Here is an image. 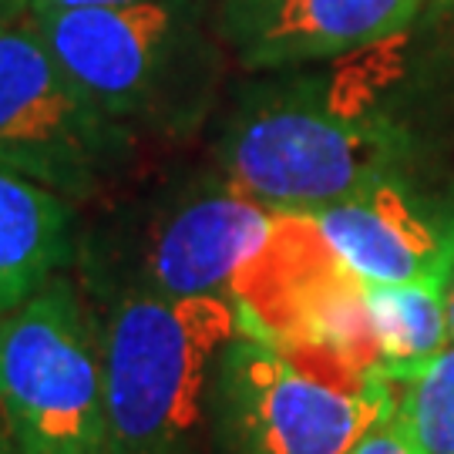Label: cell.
<instances>
[{
    "mask_svg": "<svg viewBox=\"0 0 454 454\" xmlns=\"http://www.w3.org/2000/svg\"><path fill=\"white\" fill-rule=\"evenodd\" d=\"M88 98L135 135L182 138L209 118L223 41L209 0H142L27 14Z\"/></svg>",
    "mask_w": 454,
    "mask_h": 454,
    "instance_id": "cell-2",
    "label": "cell"
},
{
    "mask_svg": "<svg viewBox=\"0 0 454 454\" xmlns=\"http://www.w3.org/2000/svg\"><path fill=\"white\" fill-rule=\"evenodd\" d=\"M394 418L414 454H454V343L397 380Z\"/></svg>",
    "mask_w": 454,
    "mask_h": 454,
    "instance_id": "cell-12",
    "label": "cell"
},
{
    "mask_svg": "<svg viewBox=\"0 0 454 454\" xmlns=\"http://www.w3.org/2000/svg\"><path fill=\"white\" fill-rule=\"evenodd\" d=\"M31 14V0H0V31Z\"/></svg>",
    "mask_w": 454,
    "mask_h": 454,
    "instance_id": "cell-15",
    "label": "cell"
},
{
    "mask_svg": "<svg viewBox=\"0 0 454 454\" xmlns=\"http://www.w3.org/2000/svg\"><path fill=\"white\" fill-rule=\"evenodd\" d=\"M454 273L407 279V283H364V309L371 324L377 364L390 380H404L451 347L448 290Z\"/></svg>",
    "mask_w": 454,
    "mask_h": 454,
    "instance_id": "cell-11",
    "label": "cell"
},
{
    "mask_svg": "<svg viewBox=\"0 0 454 454\" xmlns=\"http://www.w3.org/2000/svg\"><path fill=\"white\" fill-rule=\"evenodd\" d=\"M347 454H414V448L407 441L404 427L390 414L387 421H380L373 431H367Z\"/></svg>",
    "mask_w": 454,
    "mask_h": 454,
    "instance_id": "cell-13",
    "label": "cell"
},
{
    "mask_svg": "<svg viewBox=\"0 0 454 454\" xmlns=\"http://www.w3.org/2000/svg\"><path fill=\"white\" fill-rule=\"evenodd\" d=\"M424 0H215L212 20L246 71H286L390 44Z\"/></svg>",
    "mask_w": 454,
    "mask_h": 454,
    "instance_id": "cell-8",
    "label": "cell"
},
{
    "mask_svg": "<svg viewBox=\"0 0 454 454\" xmlns=\"http://www.w3.org/2000/svg\"><path fill=\"white\" fill-rule=\"evenodd\" d=\"M121 4H142V0H31V14H44V11H78V7H121Z\"/></svg>",
    "mask_w": 454,
    "mask_h": 454,
    "instance_id": "cell-14",
    "label": "cell"
},
{
    "mask_svg": "<svg viewBox=\"0 0 454 454\" xmlns=\"http://www.w3.org/2000/svg\"><path fill=\"white\" fill-rule=\"evenodd\" d=\"M371 51L262 71L239 88L212 145L215 168L266 209L293 215L404 179L414 142L390 112Z\"/></svg>",
    "mask_w": 454,
    "mask_h": 454,
    "instance_id": "cell-1",
    "label": "cell"
},
{
    "mask_svg": "<svg viewBox=\"0 0 454 454\" xmlns=\"http://www.w3.org/2000/svg\"><path fill=\"white\" fill-rule=\"evenodd\" d=\"M0 454H20V451H17V444L11 441V434H7V424H4V418H0Z\"/></svg>",
    "mask_w": 454,
    "mask_h": 454,
    "instance_id": "cell-16",
    "label": "cell"
},
{
    "mask_svg": "<svg viewBox=\"0 0 454 454\" xmlns=\"http://www.w3.org/2000/svg\"><path fill=\"white\" fill-rule=\"evenodd\" d=\"M448 324H451V343H454V279H451V290H448Z\"/></svg>",
    "mask_w": 454,
    "mask_h": 454,
    "instance_id": "cell-17",
    "label": "cell"
},
{
    "mask_svg": "<svg viewBox=\"0 0 454 454\" xmlns=\"http://www.w3.org/2000/svg\"><path fill=\"white\" fill-rule=\"evenodd\" d=\"M364 283H407L454 273V219L444 223L390 179L309 215Z\"/></svg>",
    "mask_w": 454,
    "mask_h": 454,
    "instance_id": "cell-9",
    "label": "cell"
},
{
    "mask_svg": "<svg viewBox=\"0 0 454 454\" xmlns=\"http://www.w3.org/2000/svg\"><path fill=\"white\" fill-rule=\"evenodd\" d=\"M0 418L20 454H108L101 326L71 276L0 313Z\"/></svg>",
    "mask_w": 454,
    "mask_h": 454,
    "instance_id": "cell-6",
    "label": "cell"
},
{
    "mask_svg": "<svg viewBox=\"0 0 454 454\" xmlns=\"http://www.w3.org/2000/svg\"><path fill=\"white\" fill-rule=\"evenodd\" d=\"M135 138L67 74L27 17L0 31V165L78 206L125 179Z\"/></svg>",
    "mask_w": 454,
    "mask_h": 454,
    "instance_id": "cell-7",
    "label": "cell"
},
{
    "mask_svg": "<svg viewBox=\"0 0 454 454\" xmlns=\"http://www.w3.org/2000/svg\"><path fill=\"white\" fill-rule=\"evenodd\" d=\"M101 377L108 454H192L215 364L246 333L223 296L129 293L105 303Z\"/></svg>",
    "mask_w": 454,
    "mask_h": 454,
    "instance_id": "cell-5",
    "label": "cell"
},
{
    "mask_svg": "<svg viewBox=\"0 0 454 454\" xmlns=\"http://www.w3.org/2000/svg\"><path fill=\"white\" fill-rule=\"evenodd\" d=\"M397 407V384L317 340L239 333L209 387L215 454H347Z\"/></svg>",
    "mask_w": 454,
    "mask_h": 454,
    "instance_id": "cell-4",
    "label": "cell"
},
{
    "mask_svg": "<svg viewBox=\"0 0 454 454\" xmlns=\"http://www.w3.org/2000/svg\"><path fill=\"white\" fill-rule=\"evenodd\" d=\"M74 249V202L0 165V313L31 300Z\"/></svg>",
    "mask_w": 454,
    "mask_h": 454,
    "instance_id": "cell-10",
    "label": "cell"
},
{
    "mask_svg": "<svg viewBox=\"0 0 454 454\" xmlns=\"http://www.w3.org/2000/svg\"><path fill=\"white\" fill-rule=\"evenodd\" d=\"M279 212L243 192L226 172H192L135 202L84 236L74 260L105 303L129 293L223 296L236 293L273 243Z\"/></svg>",
    "mask_w": 454,
    "mask_h": 454,
    "instance_id": "cell-3",
    "label": "cell"
}]
</instances>
